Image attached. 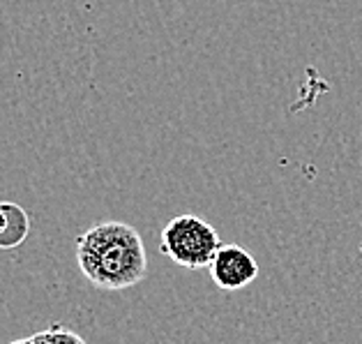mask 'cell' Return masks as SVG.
I'll return each instance as SVG.
<instances>
[{
	"mask_svg": "<svg viewBox=\"0 0 362 344\" xmlns=\"http://www.w3.org/2000/svg\"><path fill=\"white\" fill-rule=\"evenodd\" d=\"M76 263L83 277L104 291L129 289L148 275L141 234L118 219L95 224L76 238Z\"/></svg>",
	"mask_w": 362,
	"mask_h": 344,
	"instance_id": "obj_1",
	"label": "cell"
},
{
	"mask_svg": "<svg viewBox=\"0 0 362 344\" xmlns=\"http://www.w3.org/2000/svg\"><path fill=\"white\" fill-rule=\"evenodd\" d=\"M219 248H222V238H219L217 229L192 213L173 217L160 236L162 254L187 270H201L210 266Z\"/></svg>",
	"mask_w": 362,
	"mask_h": 344,
	"instance_id": "obj_2",
	"label": "cell"
},
{
	"mask_svg": "<svg viewBox=\"0 0 362 344\" xmlns=\"http://www.w3.org/2000/svg\"><path fill=\"white\" fill-rule=\"evenodd\" d=\"M208 268L210 277L222 291H240L259 277V263L240 245H222Z\"/></svg>",
	"mask_w": 362,
	"mask_h": 344,
	"instance_id": "obj_3",
	"label": "cell"
},
{
	"mask_svg": "<svg viewBox=\"0 0 362 344\" xmlns=\"http://www.w3.org/2000/svg\"><path fill=\"white\" fill-rule=\"evenodd\" d=\"M30 234V217L14 201H0V250H16Z\"/></svg>",
	"mask_w": 362,
	"mask_h": 344,
	"instance_id": "obj_4",
	"label": "cell"
},
{
	"mask_svg": "<svg viewBox=\"0 0 362 344\" xmlns=\"http://www.w3.org/2000/svg\"><path fill=\"white\" fill-rule=\"evenodd\" d=\"M33 344H88L81 335L65 326H49L33 335Z\"/></svg>",
	"mask_w": 362,
	"mask_h": 344,
	"instance_id": "obj_5",
	"label": "cell"
},
{
	"mask_svg": "<svg viewBox=\"0 0 362 344\" xmlns=\"http://www.w3.org/2000/svg\"><path fill=\"white\" fill-rule=\"evenodd\" d=\"M10 344H33V338H25V340H14Z\"/></svg>",
	"mask_w": 362,
	"mask_h": 344,
	"instance_id": "obj_6",
	"label": "cell"
}]
</instances>
